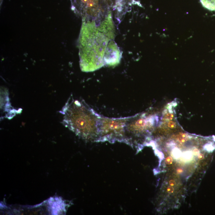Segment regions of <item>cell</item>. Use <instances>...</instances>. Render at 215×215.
<instances>
[{
	"mask_svg": "<svg viewBox=\"0 0 215 215\" xmlns=\"http://www.w3.org/2000/svg\"><path fill=\"white\" fill-rule=\"evenodd\" d=\"M115 37L111 13L99 22L83 21L79 41L80 65L82 71L92 72L105 65V51Z\"/></svg>",
	"mask_w": 215,
	"mask_h": 215,
	"instance_id": "obj_1",
	"label": "cell"
},
{
	"mask_svg": "<svg viewBox=\"0 0 215 215\" xmlns=\"http://www.w3.org/2000/svg\"><path fill=\"white\" fill-rule=\"evenodd\" d=\"M60 112L63 115V124L76 135L86 141L98 142L101 115L84 100L71 96Z\"/></svg>",
	"mask_w": 215,
	"mask_h": 215,
	"instance_id": "obj_2",
	"label": "cell"
},
{
	"mask_svg": "<svg viewBox=\"0 0 215 215\" xmlns=\"http://www.w3.org/2000/svg\"><path fill=\"white\" fill-rule=\"evenodd\" d=\"M72 9L84 21L99 22L109 12L106 0H71Z\"/></svg>",
	"mask_w": 215,
	"mask_h": 215,
	"instance_id": "obj_3",
	"label": "cell"
},
{
	"mask_svg": "<svg viewBox=\"0 0 215 215\" xmlns=\"http://www.w3.org/2000/svg\"><path fill=\"white\" fill-rule=\"evenodd\" d=\"M128 118H109L101 116L98 142L118 141L126 143L125 128Z\"/></svg>",
	"mask_w": 215,
	"mask_h": 215,
	"instance_id": "obj_4",
	"label": "cell"
},
{
	"mask_svg": "<svg viewBox=\"0 0 215 215\" xmlns=\"http://www.w3.org/2000/svg\"><path fill=\"white\" fill-rule=\"evenodd\" d=\"M158 117L142 114L129 117L125 128L126 143L131 145L140 133L153 126Z\"/></svg>",
	"mask_w": 215,
	"mask_h": 215,
	"instance_id": "obj_5",
	"label": "cell"
},
{
	"mask_svg": "<svg viewBox=\"0 0 215 215\" xmlns=\"http://www.w3.org/2000/svg\"><path fill=\"white\" fill-rule=\"evenodd\" d=\"M122 53L117 44L114 40H111L108 45L104 58L105 65L115 66L119 64Z\"/></svg>",
	"mask_w": 215,
	"mask_h": 215,
	"instance_id": "obj_6",
	"label": "cell"
},
{
	"mask_svg": "<svg viewBox=\"0 0 215 215\" xmlns=\"http://www.w3.org/2000/svg\"><path fill=\"white\" fill-rule=\"evenodd\" d=\"M205 8L210 11H215V0H200Z\"/></svg>",
	"mask_w": 215,
	"mask_h": 215,
	"instance_id": "obj_7",
	"label": "cell"
},
{
	"mask_svg": "<svg viewBox=\"0 0 215 215\" xmlns=\"http://www.w3.org/2000/svg\"><path fill=\"white\" fill-rule=\"evenodd\" d=\"M174 114L172 111H166L162 116V120L164 121H170L173 120L175 118Z\"/></svg>",
	"mask_w": 215,
	"mask_h": 215,
	"instance_id": "obj_8",
	"label": "cell"
},
{
	"mask_svg": "<svg viewBox=\"0 0 215 215\" xmlns=\"http://www.w3.org/2000/svg\"><path fill=\"white\" fill-rule=\"evenodd\" d=\"M177 139L181 143H185L188 140V136L184 133H180L178 135Z\"/></svg>",
	"mask_w": 215,
	"mask_h": 215,
	"instance_id": "obj_9",
	"label": "cell"
},
{
	"mask_svg": "<svg viewBox=\"0 0 215 215\" xmlns=\"http://www.w3.org/2000/svg\"><path fill=\"white\" fill-rule=\"evenodd\" d=\"M168 126L170 129H173L174 128H176V122L174 121L171 120L169 121V122L168 123Z\"/></svg>",
	"mask_w": 215,
	"mask_h": 215,
	"instance_id": "obj_10",
	"label": "cell"
},
{
	"mask_svg": "<svg viewBox=\"0 0 215 215\" xmlns=\"http://www.w3.org/2000/svg\"><path fill=\"white\" fill-rule=\"evenodd\" d=\"M173 158L171 156H169L166 158V159L165 162L167 164L170 165L172 164L173 162Z\"/></svg>",
	"mask_w": 215,
	"mask_h": 215,
	"instance_id": "obj_11",
	"label": "cell"
},
{
	"mask_svg": "<svg viewBox=\"0 0 215 215\" xmlns=\"http://www.w3.org/2000/svg\"><path fill=\"white\" fill-rule=\"evenodd\" d=\"M174 187H173V186H168V187H167V193L169 194L173 193V192L174 191Z\"/></svg>",
	"mask_w": 215,
	"mask_h": 215,
	"instance_id": "obj_12",
	"label": "cell"
},
{
	"mask_svg": "<svg viewBox=\"0 0 215 215\" xmlns=\"http://www.w3.org/2000/svg\"><path fill=\"white\" fill-rule=\"evenodd\" d=\"M169 185L170 186H174L176 185V182L174 180H171L169 182Z\"/></svg>",
	"mask_w": 215,
	"mask_h": 215,
	"instance_id": "obj_13",
	"label": "cell"
},
{
	"mask_svg": "<svg viewBox=\"0 0 215 215\" xmlns=\"http://www.w3.org/2000/svg\"><path fill=\"white\" fill-rule=\"evenodd\" d=\"M193 153L195 155H198L200 153L199 150L197 149H195L193 151Z\"/></svg>",
	"mask_w": 215,
	"mask_h": 215,
	"instance_id": "obj_14",
	"label": "cell"
},
{
	"mask_svg": "<svg viewBox=\"0 0 215 215\" xmlns=\"http://www.w3.org/2000/svg\"><path fill=\"white\" fill-rule=\"evenodd\" d=\"M204 158V155L202 153H199L198 155V159L199 160H202Z\"/></svg>",
	"mask_w": 215,
	"mask_h": 215,
	"instance_id": "obj_15",
	"label": "cell"
},
{
	"mask_svg": "<svg viewBox=\"0 0 215 215\" xmlns=\"http://www.w3.org/2000/svg\"><path fill=\"white\" fill-rule=\"evenodd\" d=\"M183 170L182 169H178L176 170V172L178 174H181L182 173H183Z\"/></svg>",
	"mask_w": 215,
	"mask_h": 215,
	"instance_id": "obj_16",
	"label": "cell"
},
{
	"mask_svg": "<svg viewBox=\"0 0 215 215\" xmlns=\"http://www.w3.org/2000/svg\"><path fill=\"white\" fill-rule=\"evenodd\" d=\"M138 0H127L128 3H130V4H133V3H136V2L138 1Z\"/></svg>",
	"mask_w": 215,
	"mask_h": 215,
	"instance_id": "obj_17",
	"label": "cell"
}]
</instances>
